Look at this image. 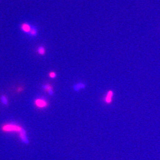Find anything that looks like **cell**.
<instances>
[{
  "label": "cell",
  "instance_id": "1",
  "mask_svg": "<svg viewBox=\"0 0 160 160\" xmlns=\"http://www.w3.org/2000/svg\"><path fill=\"white\" fill-rule=\"evenodd\" d=\"M1 130L4 132L17 133L19 134L25 129H23L22 126L18 124L9 123L3 125L1 127Z\"/></svg>",
  "mask_w": 160,
  "mask_h": 160
},
{
  "label": "cell",
  "instance_id": "2",
  "mask_svg": "<svg viewBox=\"0 0 160 160\" xmlns=\"http://www.w3.org/2000/svg\"><path fill=\"white\" fill-rule=\"evenodd\" d=\"M35 105L40 109H44L48 106V103L46 100L42 98H38L35 100Z\"/></svg>",
  "mask_w": 160,
  "mask_h": 160
},
{
  "label": "cell",
  "instance_id": "3",
  "mask_svg": "<svg viewBox=\"0 0 160 160\" xmlns=\"http://www.w3.org/2000/svg\"><path fill=\"white\" fill-rule=\"evenodd\" d=\"M113 92L112 90H109L107 92L106 98H105V101L107 104H110L112 101V98H113Z\"/></svg>",
  "mask_w": 160,
  "mask_h": 160
},
{
  "label": "cell",
  "instance_id": "4",
  "mask_svg": "<svg viewBox=\"0 0 160 160\" xmlns=\"http://www.w3.org/2000/svg\"><path fill=\"white\" fill-rule=\"evenodd\" d=\"M43 89L45 91L47 92L50 95H52L53 94V89H52V86H51L50 84H46L43 86Z\"/></svg>",
  "mask_w": 160,
  "mask_h": 160
},
{
  "label": "cell",
  "instance_id": "5",
  "mask_svg": "<svg viewBox=\"0 0 160 160\" xmlns=\"http://www.w3.org/2000/svg\"><path fill=\"white\" fill-rule=\"evenodd\" d=\"M31 28L32 27L29 24H24L22 26V30L25 32H28V33H29V32L31 30Z\"/></svg>",
  "mask_w": 160,
  "mask_h": 160
},
{
  "label": "cell",
  "instance_id": "6",
  "mask_svg": "<svg viewBox=\"0 0 160 160\" xmlns=\"http://www.w3.org/2000/svg\"><path fill=\"white\" fill-rule=\"evenodd\" d=\"M85 88V85L83 83H78L74 86V89L76 91H79L80 89H84Z\"/></svg>",
  "mask_w": 160,
  "mask_h": 160
},
{
  "label": "cell",
  "instance_id": "7",
  "mask_svg": "<svg viewBox=\"0 0 160 160\" xmlns=\"http://www.w3.org/2000/svg\"><path fill=\"white\" fill-rule=\"evenodd\" d=\"M38 52L41 55H44L46 53V49L43 46H40L38 48Z\"/></svg>",
  "mask_w": 160,
  "mask_h": 160
},
{
  "label": "cell",
  "instance_id": "8",
  "mask_svg": "<svg viewBox=\"0 0 160 160\" xmlns=\"http://www.w3.org/2000/svg\"><path fill=\"white\" fill-rule=\"evenodd\" d=\"M37 33V29H36V28L33 27H32L31 30L29 32V34L32 36H34L36 35Z\"/></svg>",
  "mask_w": 160,
  "mask_h": 160
},
{
  "label": "cell",
  "instance_id": "9",
  "mask_svg": "<svg viewBox=\"0 0 160 160\" xmlns=\"http://www.w3.org/2000/svg\"><path fill=\"white\" fill-rule=\"evenodd\" d=\"M1 101H2V103L4 104V105H7L8 104V99L5 96H2L1 97Z\"/></svg>",
  "mask_w": 160,
  "mask_h": 160
},
{
  "label": "cell",
  "instance_id": "10",
  "mask_svg": "<svg viewBox=\"0 0 160 160\" xmlns=\"http://www.w3.org/2000/svg\"><path fill=\"white\" fill-rule=\"evenodd\" d=\"M49 75V77L52 79H54L57 76L56 73L55 72H50Z\"/></svg>",
  "mask_w": 160,
  "mask_h": 160
},
{
  "label": "cell",
  "instance_id": "11",
  "mask_svg": "<svg viewBox=\"0 0 160 160\" xmlns=\"http://www.w3.org/2000/svg\"><path fill=\"white\" fill-rule=\"evenodd\" d=\"M22 88H19V89H18V92L22 91Z\"/></svg>",
  "mask_w": 160,
  "mask_h": 160
}]
</instances>
